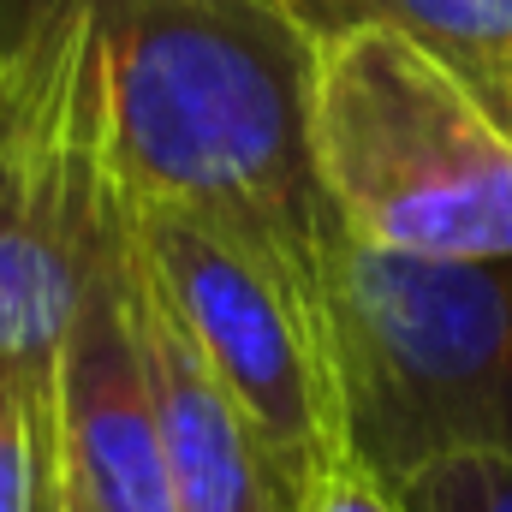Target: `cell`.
Instances as JSON below:
<instances>
[{
	"label": "cell",
	"instance_id": "cell-1",
	"mask_svg": "<svg viewBox=\"0 0 512 512\" xmlns=\"http://www.w3.org/2000/svg\"><path fill=\"white\" fill-rule=\"evenodd\" d=\"M96 24L114 191L268 262L328 334L346 227L316 167V36L274 0H96Z\"/></svg>",
	"mask_w": 512,
	"mask_h": 512
},
{
	"label": "cell",
	"instance_id": "cell-2",
	"mask_svg": "<svg viewBox=\"0 0 512 512\" xmlns=\"http://www.w3.org/2000/svg\"><path fill=\"white\" fill-rule=\"evenodd\" d=\"M346 459L399 489L441 459H512V256L346 239L328 280Z\"/></svg>",
	"mask_w": 512,
	"mask_h": 512
},
{
	"label": "cell",
	"instance_id": "cell-3",
	"mask_svg": "<svg viewBox=\"0 0 512 512\" xmlns=\"http://www.w3.org/2000/svg\"><path fill=\"white\" fill-rule=\"evenodd\" d=\"M316 167L358 245L512 256V126L387 24L316 36Z\"/></svg>",
	"mask_w": 512,
	"mask_h": 512
},
{
	"label": "cell",
	"instance_id": "cell-4",
	"mask_svg": "<svg viewBox=\"0 0 512 512\" xmlns=\"http://www.w3.org/2000/svg\"><path fill=\"white\" fill-rule=\"evenodd\" d=\"M108 233L96 0H36L0 48V382L54 376Z\"/></svg>",
	"mask_w": 512,
	"mask_h": 512
},
{
	"label": "cell",
	"instance_id": "cell-5",
	"mask_svg": "<svg viewBox=\"0 0 512 512\" xmlns=\"http://www.w3.org/2000/svg\"><path fill=\"white\" fill-rule=\"evenodd\" d=\"M120 215L143 280L262 435L268 459L304 495L328 465L346 459L340 393L316 310L268 262L191 221L185 209L120 197Z\"/></svg>",
	"mask_w": 512,
	"mask_h": 512
},
{
	"label": "cell",
	"instance_id": "cell-6",
	"mask_svg": "<svg viewBox=\"0 0 512 512\" xmlns=\"http://www.w3.org/2000/svg\"><path fill=\"white\" fill-rule=\"evenodd\" d=\"M54 441L66 477L96 512H173L167 447L143 352L126 310V221L114 191V233L90 262L84 298L54 358Z\"/></svg>",
	"mask_w": 512,
	"mask_h": 512
},
{
	"label": "cell",
	"instance_id": "cell-7",
	"mask_svg": "<svg viewBox=\"0 0 512 512\" xmlns=\"http://www.w3.org/2000/svg\"><path fill=\"white\" fill-rule=\"evenodd\" d=\"M126 221V215H120ZM126 310L143 352V376L155 393L161 447H167V489L173 512H298V489L268 459L262 435L245 411L227 399V387L209 376V364L191 352L155 286L143 280L126 245Z\"/></svg>",
	"mask_w": 512,
	"mask_h": 512
},
{
	"label": "cell",
	"instance_id": "cell-8",
	"mask_svg": "<svg viewBox=\"0 0 512 512\" xmlns=\"http://www.w3.org/2000/svg\"><path fill=\"white\" fill-rule=\"evenodd\" d=\"M310 36L387 24L453 66L512 126V0H274Z\"/></svg>",
	"mask_w": 512,
	"mask_h": 512
},
{
	"label": "cell",
	"instance_id": "cell-9",
	"mask_svg": "<svg viewBox=\"0 0 512 512\" xmlns=\"http://www.w3.org/2000/svg\"><path fill=\"white\" fill-rule=\"evenodd\" d=\"M405 512H512V459H441L393 489Z\"/></svg>",
	"mask_w": 512,
	"mask_h": 512
},
{
	"label": "cell",
	"instance_id": "cell-10",
	"mask_svg": "<svg viewBox=\"0 0 512 512\" xmlns=\"http://www.w3.org/2000/svg\"><path fill=\"white\" fill-rule=\"evenodd\" d=\"M42 387L0 382V512H36V411Z\"/></svg>",
	"mask_w": 512,
	"mask_h": 512
},
{
	"label": "cell",
	"instance_id": "cell-11",
	"mask_svg": "<svg viewBox=\"0 0 512 512\" xmlns=\"http://www.w3.org/2000/svg\"><path fill=\"white\" fill-rule=\"evenodd\" d=\"M298 512H405V501L387 489L382 477H370L358 459H340L304 489Z\"/></svg>",
	"mask_w": 512,
	"mask_h": 512
},
{
	"label": "cell",
	"instance_id": "cell-12",
	"mask_svg": "<svg viewBox=\"0 0 512 512\" xmlns=\"http://www.w3.org/2000/svg\"><path fill=\"white\" fill-rule=\"evenodd\" d=\"M36 512H60V453H54V399H48V387H42V411H36Z\"/></svg>",
	"mask_w": 512,
	"mask_h": 512
},
{
	"label": "cell",
	"instance_id": "cell-13",
	"mask_svg": "<svg viewBox=\"0 0 512 512\" xmlns=\"http://www.w3.org/2000/svg\"><path fill=\"white\" fill-rule=\"evenodd\" d=\"M54 453H60V441H54ZM60 512H96L90 501H84V489L66 477V465H60Z\"/></svg>",
	"mask_w": 512,
	"mask_h": 512
}]
</instances>
